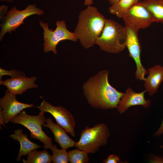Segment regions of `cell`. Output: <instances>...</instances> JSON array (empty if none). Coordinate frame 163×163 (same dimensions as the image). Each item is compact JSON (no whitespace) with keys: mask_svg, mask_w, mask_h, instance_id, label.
I'll list each match as a JSON object with an SVG mask.
<instances>
[{"mask_svg":"<svg viewBox=\"0 0 163 163\" xmlns=\"http://www.w3.org/2000/svg\"><path fill=\"white\" fill-rule=\"evenodd\" d=\"M126 31V47L129 56L134 61L136 66V79L144 81L148 71L143 66L141 59V47L138 37V30L125 26Z\"/></svg>","mask_w":163,"mask_h":163,"instance_id":"cell-11","label":"cell"},{"mask_svg":"<svg viewBox=\"0 0 163 163\" xmlns=\"http://www.w3.org/2000/svg\"><path fill=\"white\" fill-rule=\"evenodd\" d=\"M146 92L145 90L141 92L136 93L130 88L128 87L118 102L117 108L118 112L122 114L130 107L137 105L141 106L145 109L149 108L151 102L150 100L145 99L144 94Z\"/></svg>","mask_w":163,"mask_h":163,"instance_id":"cell-12","label":"cell"},{"mask_svg":"<svg viewBox=\"0 0 163 163\" xmlns=\"http://www.w3.org/2000/svg\"><path fill=\"white\" fill-rule=\"evenodd\" d=\"M3 0L5 1H7L8 2H11L13 1V0Z\"/></svg>","mask_w":163,"mask_h":163,"instance_id":"cell-29","label":"cell"},{"mask_svg":"<svg viewBox=\"0 0 163 163\" xmlns=\"http://www.w3.org/2000/svg\"><path fill=\"white\" fill-rule=\"evenodd\" d=\"M149 162L151 163H163V156L153 155L150 156Z\"/></svg>","mask_w":163,"mask_h":163,"instance_id":"cell-24","label":"cell"},{"mask_svg":"<svg viewBox=\"0 0 163 163\" xmlns=\"http://www.w3.org/2000/svg\"><path fill=\"white\" fill-rule=\"evenodd\" d=\"M110 136L109 128L104 123L92 127L86 126L81 131L79 139L75 142L74 147L88 153H94L101 147L106 145Z\"/></svg>","mask_w":163,"mask_h":163,"instance_id":"cell-4","label":"cell"},{"mask_svg":"<svg viewBox=\"0 0 163 163\" xmlns=\"http://www.w3.org/2000/svg\"><path fill=\"white\" fill-rule=\"evenodd\" d=\"M35 76L28 78L24 76L12 77L5 81H0V84L5 86L9 91L15 94H21L29 89L37 88L38 85L35 83Z\"/></svg>","mask_w":163,"mask_h":163,"instance_id":"cell-13","label":"cell"},{"mask_svg":"<svg viewBox=\"0 0 163 163\" xmlns=\"http://www.w3.org/2000/svg\"><path fill=\"white\" fill-rule=\"evenodd\" d=\"M43 13V11L37 8L35 4L29 5L25 9L20 11L16 7H13L7 13L3 22L1 25L0 40L7 32L10 33L11 31H14L23 24L24 20L27 17L34 14L41 15Z\"/></svg>","mask_w":163,"mask_h":163,"instance_id":"cell-7","label":"cell"},{"mask_svg":"<svg viewBox=\"0 0 163 163\" xmlns=\"http://www.w3.org/2000/svg\"><path fill=\"white\" fill-rule=\"evenodd\" d=\"M39 24L44 30L43 40L45 42L43 50L46 53L51 51L54 54H57L56 46L61 41L69 40L76 42L78 40L74 33L68 30L64 20L56 21V27L54 31L49 29L48 23H44L40 21Z\"/></svg>","mask_w":163,"mask_h":163,"instance_id":"cell-6","label":"cell"},{"mask_svg":"<svg viewBox=\"0 0 163 163\" xmlns=\"http://www.w3.org/2000/svg\"><path fill=\"white\" fill-rule=\"evenodd\" d=\"M14 140L18 141L20 147L16 158L18 161L21 160L22 156L26 155L31 151L41 147V146L31 142L26 134H24L22 129H18L14 131V134L9 136Z\"/></svg>","mask_w":163,"mask_h":163,"instance_id":"cell-16","label":"cell"},{"mask_svg":"<svg viewBox=\"0 0 163 163\" xmlns=\"http://www.w3.org/2000/svg\"><path fill=\"white\" fill-rule=\"evenodd\" d=\"M159 147L160 148L163 149V145H160Z\"/></svg>","mask_w":163,"mask_h":163,"instance_id":"cell-30","label":"cell"},{"mask_svg":"<svg viewBox=\"0 0 163 163\" xmlns=\"http://www.w3.org/2000/svg\"><path fill=\"white\" fill-rule=\"evenodd\" d=\"M105 19L94 6H88L80 11L74 33L84 48L88 49L95 44L103 30Z\"/></svg>","mask_w":163,"mask_h":163,"instance_id":"cell-2","label":"cell"},{"mask_svg":"<svg viewBox=\"0 0 163 163\" xmlns=\"http://www.w3.org/2000/svg\"><path fill=\"white\" fill-rule=\"evenodd\" d=\"M46 124L43 126L49 128L54 136V141L57 142L62 149H67L74 146L75 142L67 134V132L62 127L54 123L50 118L46 119Z\"/></svg>","mask_w":163,"mask_h":163,"instance_id":"cell-15","label":"cell"},{"mask_svg":"<svg viewBox=\"0 0 163 163\" xmlns=\"http://www.w3.org/2000/svg\"><path fill=\"white\" fill-rule=\"evenodd\" d=\"M8 6L2 5L0 6L1 15L0 19H2L3 16L5 14L7 9Z\"/></svg>","mask_w":163,"mask_h":163,"instance_id":"cell-26","label":"cell"},{"mask_svg":"<svg viewBox=\"0 0 163 163\" xmlns=\"http://www.w3.org/2000/svg\"><path fill=\"white\" fill-rule=\"evenodd\" d=\"M139 2V0H120L116 4L111 5L109 8V11L111 14L121 18L126 11Z\"/></svg>","mask_w":163,"mask_h":163,"instance_id":"cell-19","label":"cell"},{"mask_svg":"<svg viewBox=\"0 0 163 163\" xmlns=\"http://www.w3.org/2000/svg\"><path fill=\"white\" fill-rule=\"evenodd\" d=\"M93 3V0H85L84 4L86 6H89L92 5Z\"/></svg>","mask_w":163,"mask_h":163,"instance_id":"cell-27","label":"cell"},{"mask_svg":"<svg viewBox=\"0 0 163 163\" xmlns=\"http://www.w3.org/2000/svg\"><path fill=\"white\" fill-rule=\"evenodd\" d=\"M27 155L26 160L22 159L24 163H50L52 161V155L45 149L40 151L35 149Z\"/></svg>","mask_w":163,"mask_h":163,"instance_id":"cell-18","label":"cell"},{"mask_svg":"<svg viewBox=\"0 0 163 163\" xmlns=\"http://www.w3.org/2000/svg\"><path fill=\"white\" fill-rule=\"evenodd\" d=\"M163 133V119L161 122V124L158 129L153 134V136L155 137H157L160 136Z\"/></svg>","mask_w":163,"mask_h":163,"instance_id":"cell-25","label":"cell"},{"mask_svg":"<svg viewBox=\"0 0 163 163\" xmlns=\"http://www.w3.org/2000/svg\"><path fill=\"white\" fill-rule=\"evenodd\" d=\"M53 153L52 161L53 163H68L69 162L68 152L66 149H59L55 144L50 149Z\"/></svg>","mask_w":163,"mask_h":163,"instance_id":"cell-21","label":"cell"},{"mask_svg":"<svg viewBox=\"0 0 163 163\" xmlns=\"http://www.w3.org/2000/svg\"><path fill=\"white\" fill-rule=\"evenodd\" d=\"M69 161L71 163H87L89 158L87 152L78 149L68 152Z\"/></svg>","mask_w":163,"mask_h":163,"instance_id":"cell-20","label":"cell"},{"mask_svg":"<svg viewBox=\"0 0 163 163\" xmlns=\"http://www.w3.org/2000/svg\"><path fill=\"white\" fill-rule=\"evenodd\" d=\"M4 75H8L12 77H16L25 76L23 72L15 69L8 70L0 68V80H2V77Z\"/></svg>","mask_w":163,"mask_h":163,"instance_id":"cell-22","label":"cell"},{"mask_svg":"<svg viewBox=\"0 0 163 163\" xmlns=\"http://www.w3.org/2000/svg\"><path fill=\"white\" fill-rule=\"evenodd\" d=\"M34 105L20 102L16 99V95L7 89L4 96L0 99V124L5 127L7 124L23 110Z\"/></svg>","mask_w":163,"mask_h":163,"instance_id":"cell-8","label":"cell"},{"mask_svg":"<svg viewBox=\"0 0 163 163\" xmlns=\"http://www.w3.org/2000/svg\"><path fill=\"white\" fill-rule=\"evenodd\" d=\"M121 18L125 22V26L138 30L147 28L154 23L151 13L138 3L126 11Z\"/></svg>","mask_w":163,"mask_h":163,"instance_id":"cell-10","label":"cell"},{"mask_svg":"<svg viewBox=\"0 0 163 163\" xmlns=\"http://www.w3.org/2000/svg\"><path fill=\"white\" fill-rule=\"evenodd\" d=\"M126 31L125 26L112 19L106 18L102 33L95 44L107 53L117 54L126 47Z\"/></svg>","mask_w":163,"mask_h":163,"instance_id":"cell-3","label":"cell"},{"mask_svg":"<svg viewBox=\"0 0 163 163\" xmlns=\"http://www.w3.org/2000/svg\"><path fill=\"white\" fill-rule=\"evenodd\" d=\"M103 163H123L120 161L119 157L116 155L112 154L109 155L106 159L104 160Z\"/></svg>","mask_w":163,"mask_h":163,"instance_id":"cell-23","label":"cell"},{"mask_svg":"<svg viewBox=\"0 0 163 163\" xmlns=\"http://www.w3.org/2000/svg\"><path fill=\"white\" fill-rule=\"evenodd\" d=\"M44 113L40 111L38 115L32 116L23 110L11 122L20 124L27 128L30 131V138L40 141L44 144L43 147L46 149H50L53 145L52 138L46 134L42 129L43 124L46 122Z\"/></svg>","mask_w":163,"mask_h":163,"instance_id":"cell-5","label":"cell"},{"mask_svg":"<svg viewBox=\"0 0 163 163\" xmlns=\"http://www.w3.org/2000/svg\"><path fill=\"white\" fill-rule=\"evenodd\" d=\"M41 112L50 113L55 119L57 123L72 136H75V121L72 114L62 106H54L43 99L40 105L36 107Z\"/></svg>","mask_w":163,"mask_h":163,"instance_id":"cell-9","label":"cell"},{"mask_svg":"<svg viewBox=\"0 0 163 163\" xmlns=\"http://www.w3.org/2000/svg\"><path fill=\"white\" fill-rule=\"evenodd\" d=\"M111 5H114L118 2L120 0H108Z\"/></svg>","mask_w":163,"mask_h":163,"instance_id":"cell-28","label":"cell"},{"mask_svg":"<svg viewBox=\"0 0 163 163\" xmlns=\"http://www.w3.org/2000/svg\"><path fill=\"white\" fill-rule=\"evenodd\" d=\"M138 4L151 13L154 23H163V0H144L140 1Z\"/></svg>","mask_w":163,"mask_h":163,"instance_id":"cell-17","label":"cell"},{"mask_svg":"<svg viewBox=\"0 0 163 163\" xmlns=\"http://www.w3.org/2000/svg\"><path fill=\"white\" fill-rule=\"evenodd\" d=\"M149 75L144 80V86L150 96L156 94L163 82V66L156 65L149 69Z\"/></svg>","mask_w":163,"mask_h":163,"instance_id":"cell-14","label":"cell"},{"mask_svg":"<svg viewBox=\"0 0 163 163\" xmlns=\"http://www.w3.org/2000/svg\"><path fill=\"white\" fill-rule=\"evenodd\" d=\"M109 73L108 70H101L83 84L84 94L92 107L105 110L117 108L123 93L109 83Z\"/></svg>","mask_w":163,"mask_h":163,"instance_id":"cell-1","label":"cell"}]
</instances>
